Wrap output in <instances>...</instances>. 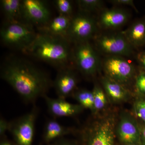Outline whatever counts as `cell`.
Returning a JSON list of instances; mask_svg holds the SVG:
<instances>
[{
    "label": "cell",
    "instance_id": "obj_1",
    "mask_svg": "<svg viewBox=\"0 0 145 145\" xmlns=\"http://www.w3.org/2000/svg\"><path fill=\"white\" fill-rule=\"evenodd\" d=\"M1 76L27 102L44 97L50 82L46 73L27 60L12 58L3 65Z\"/></svg>",
    "mask_w": 145,
    "mask_h": 145
},
{
    "label": "cell",
    "instance_id": "obj_2",
    "mask_svg": "<svg viewBox=\"0 0 145 145\" xmlns=\"http://www.w3.org/2000/svg\"><path fill=\"white\" fill-rule=\"evenodd\" d=\"M71 44L65 37L40 31L25 52L60 69L71 67V63H73Z\"/></svg>",
    "mask_w": 145,
    "mask_h": 145
},
{
    "label": "cell",
    "instance_id": "obj_3",
    "mask_svg": "<svg viewBox=\"0 0 145 145\" xmlns=\"http://www.w3.org/2000/svg\"><path fill=\"white\" fill-rule=\"evenodd\" d=\"M94 46L104 56H118L131 58L135 54L123 31H101L93 39Z\"/></svg>",
    "mask_w": 145,
    "mask_h": 145
},
{
    "label": "cell",
    "instance_id": "obj_4",
    "mask_svg": "<svg viewBox=\"0 0 145 145\" xmlns=\"http://www.w3.org/2000/svg\"><path fill=\"white\" fill-rule=\"evenodd\" d=\"M37 34L31 24L19 21L7 22L0 32L1 40L5 45L24 52L33 43Z\"/></svg>",
    "mask_w": 145,
    "mask_h": 145
},
{
    "label": "cell",
    "instance_id": "obj_5",
    "mask_svg": "<svg viewBox=\"0 0 145 145\" xmlns=\"http://www.w3.org/2000/svg\"><path fill=\"white\" fill-rule=\"evenodd\" d=\"M101 68L105 75L127 88L135 81L137 71L127 58L118 56H104Z\"/></svg>",
    "mask_w": 145,
    "mask_h": 145
},
{
    "label": "cell",
    "instance_id": "obj_6",
    "mask_svg": "<svg viewBox=\"0 0 145 145\" xmlns=\"http://www.w3.org/2000/svg\"><path fill=\"white\" fill-rule=\"evenodd\" d=\"M72 47L73 63L86 76L96 75L101 69V59L98 51L89 41L74 44Z\"/></svg>",
    "mask_w": 145,
    "mask_h": 145
},
{
    "label": "cell",
    "instance_id": "obj_7",
    "mask_svg": "<svg viewBox=\"0 0 145 145\" xmlns=\"http://www.w3.org/2000/svg\"><path fill=\"white\" fill-rule=\"evenodd\" d=\"M91 15L80 12L72 16L66 36L71 43L89 41L99 33L96 18Z\"/></svg>",
    "mask_w": 145,
    "mask_h": 145
},
{
    "label": "cell",
    "instance_id": "obj_8",
    "mask_svg": "<svg viewBox=\"0 0 145 145\" xmlns=\"http://www.w3.org/2000/svg\"><path fill=\"white\" fill-rule=\"evenodd\" d=\"M37 113L34 109L9 123L8 131L17 145H32Z\"/></svg>",
    "mask_w": 145,
    "mask_h": 145
},
{
    "label": "cell",
    "instance_id": "obj_9",
    "mask_svg": "<svg viewBox=\"0 0 145 145\" xmlns=\"http://www.w3.org/2000/svg\"><path fill=\"white\" fill-rule=\"evenodd\" d=\"M130 18V13L127 10L114 6L101 10L98 13L96 20L101 31H117L126 24Z\"/></svg>",
    "mask_w": 145,
    "mask_h": 145
},
{
    "label": "cell",
    "instance_id": "obj_10",
    "mask_svg": "<svg viewBox=\"0 0 145 145\" xmlns=\"http://www.w3.org/2000/svg\"><path fill=\"white\" fill-rule=\"evenodd\" d=\"M21 16L26 22L44 26L50 20V11L44 1L24 0L21 2Z\"/></svg>",
    "mask_w": 145,
    "mask_h": 145
},
{
    "label": "cell",
    "instance_id": "obj_11",
    "mask_svg": "<svg viewBox=\"0 0 145 145\" xmlns=\"http://www.w3.org/2000/svg\"><path fill=\"white\" fill-rule=\"evenodd\" d=\"M114 128L112 117L101 119L88 131V145H114Z\"/></svg>",
    "mask_w": 145,
    "mask_h": 145
},
{
    "label": "cell",
    "instance_id": "obj_12",
    "mask_svg": "<svg viewBox=\"0 0 145 145\" xmlns=\"http://www.w3.org/2000/svg\"><path fill=\"white\" fill-rule=\"evenodd\" d=\"M116 128V134L123 145L136 144L142 145L139 123L129 113H122Z\"/></svg>",
    "mask_w": 145,
    "mask_h": 145
},
{
    "label": "cell",
    "instance_id": "obj_13",
    "mask_svg": "<svg viewBox=\"0 0 145 145\" xmlns=\"http://www.w3.org/2000/svg\"><path fill=\"white\" fill-rule=\"evenodd\" d=\"M78 83L77 76L72 67L59 69L54 86L58 98L65 99L73 93Z\"/></svg>",
    "mask_w": 145,
    "mask_h": 145
},
{
    "label": "cell",
    "instance_id": "obj_14",
    "mask_svg": "<svg viewBox=\"0 0 145 145\" xmlns=\"http://www.w3.org/2000/svg\"><path fill=\"white\" fill-rule=\"evenodd\" d=\"M44 97L48 111L54 117H72L80 114L84 109L79 104L71 103L65 99H53L46 95Z\"/></svg>",
    "mask_w": 145,
    "mask_h": 145
},
{
    "label": "cell",
    "instance_id": "obj_15",
    "mask_svg": "<svg viewBox=\"0 0 145 145\" xmlns=\"http://www.w3.org/2000/svg\"><path fill=\"white\" fill-rule=\"evenodd\" d=\"M101 83L108 99L113 103H124L132 96L127 87L105 75L101 77Z\"/></svg>",
    "mask_w": 145,
    "mask_h": 145
},
{
    "label": "cell",
    "instance_id": "obj_16",
    "mask_svg": "<svg viewBox=\"0 0 145 145\" xmlns=\"http://www.w3.org/2000/svg\"><path fill=\"white\" fill-rule=\"evenodd\" d=\"M123 31L134 49L143 47L145 45V17L135 20Z\"/></svg>",
    "mask_w": 145,
    "mask_h": 145
},
{
    "label": "cell",
    "instance_id": "obj_17",
    "mask_svg": "<svg viewBox=\"0 0 145 145\" xmlns=\"http://www.w3.org/2000/svg\"><path fill=\"white\" fill-rule=\"evenodd\" d=\"M71 18L59 14L50 20L44 26L42 27L41 31L53 36L66 38Z\"/></svg>",
    "mask_w": 145,
    "mask_h": 145
},
{
    "label": "cell",
    "instance_id": "obj_18",
    "mask_svg": "<svg viewBox=\"0 0 145 145\" xmlns=\"http://www.w3.org/2000/svg\"><path fill=\"white\" fill-rule=\"evenodd\" d=\"M72 131L70 128L61 125L57 121L50 120L45 125L44 139L46 142H50L68 135Z\"/></svg>",
    "mask_w": 145,
    "mask_h": 145
},
{
    "label": "cell",
    "instance_id": "obj_19",
    "mask_svg": "<svg viewBox=\"0 0 145 145\" xmlns=\"http://www.w3.org/2000/svg\"><path fill=\"white\" fill-rule=\"evenodd\" d=\"M21 2L19 0H2L1 5L7 22L18 21L21 16Z\"/></svg>",
    "mask_w": 145,
    "mask_h": 145
},
{
    "label": "cell",
    "instance_id": "obj_20",
    "mask_svg": "<svg viewBox=\"0 0 145 145\" xmlns=\"http://www.w3.org/2000/svg\"><path fill=\"white\" fill-rule=\"evenodd\" d=\"M72 94L74 98L79 103V105L83 108L88 109L93 112L94 105L92 91L82 89L75 90Z\"/></svg>",
    "mask_w": 145,
    "mask_h": 145
},
{
    "label": "cell",
    "instance_id": "obj_21",
    "mask_svg": "<svg viewBox=\"0 0 145 145\" xmlns=\"http://www.w3.org/2000/svg\"><path fill=\"white\" fill-rule=\"evenodd\" d=\"M80 12L92 14L99 13L105 8L103 1L101 0H78L76 1Z\"/></svg>",
    "mask_w": 145,
    "mask_h": 145
},
{
    "label": "cell",
    "instance_id": "obj_22",
    "mask_svg": "<svg viewBox=\"0 0 145 145\" xmlns=\"http://www.w3.org/2000/svg\"><path fill=\"white\" fill-rule=\"evenodd\" d=\"M93 95V113L103 109L107 103V97L102 86L95 84L92 90Z\"/></svg>",
    "mask_w": 145,
    "mask_h": 145
},
{
    "label": "cell",
    "instance_id": "obj_23",
    "mask_svg": "<svg viewBox=\"0 0 145 145\" xmlns=\"http://www.w3.org/2000/svg\"><path fill=\"white\" fill-rule=\"evenodd\" d=\"M133 110L135 116L145 124V95H137L133 103Z\"/></svg>",
    "mask_w": 145,
    "mask_h": 145
},
{
    "label": "cell",
    "instance_id": "obj_24",
    "mask_svg": "<svg viewBox=\"0 0 145 145\" xmlns=\"http://www.w3.org/2000/svg\"><path fill=\"white\" fill-rule=\"evenodd\" d=\"M55 5L60 15L72 18V7L71 2L69 0H57Z\"/></svg>",
    "mask_w": 145,
    "mask_h": 145
},
{
    "label": "cell",
    "instance_id": "obj_25",
    "mask_svg": "<svg viewBox=\"0 0 145 145\" xmlns=\"http://www.w3.org/2000/svg\"><path fill=\"white\" fill-rule=\"evenodd\" d=\"M134 83L137 95H145V71L140 68L137 72Z\"/></svg>",
    "mask_w": 145,
    "mask_h": 145
},
{
    "label": "cell",
    "instance_id": "obj_26",
    "mask_svg": "<svg viewBox=\"0 0 145 145\" xmlns=\"http://www.w3.org/2000/svg\"><path fill=\"white\" fill-rule=\"evenodd\" d=\"M109 2L111 3L115 7L129 6L133 8L136 12H138V10L136 8L133 0H112L109 1Z\"/></svg>",
    "mask_w": 145,
    "mask_h": 145
},
{
    "label": "cell",
    "instance_id": "obj_27",
    "mask_svg": "<svg viewBox=\"0 0 145 145\" xmlns=\"http://www.w3.org/2000/svg\"><path fill=\"white\" fill-rule=\"evenodd\" d=\"M135 56L140 68L145 71V51L138 52Z\"/></svg>",
    "mask_w": 145,
    "mask_h": 145
},
{
    "label": "cell",
    "instance_id": "obj_28",
    "mask_svg": "<svg viewBox=\"0 0 145 145\" xmlns=\"http://www.w3.org/2000/svg\"><path fill=\"white\" fill-rule=\"evenodd\" d=\"M9 127V122L3 118H1L0 120V135L1 136L5 135L6 131H8Z\"/></svg>",
    "mask_w": 145,
    "mask_h": 145
},
{
    "label": "cell",
    "instance_id": "obj_29",
    "mask_svg": "<svg viewBox=\"0 0 145 145\" xmlns=\"http://www.w3.org/2000/svg\"><path fill=\"white\" fill-rule=\"evenodd\" d=\"M52 145H77L75 141L64 139H59Z\"/></svg>",
    "mask_w": 145,
    "mask_h": 145
},
{
    "label": "cell",
    "instance_id": "obj_30",
    "mask_svg": "<svg viewBox=\"0 0 145 145\" xmlns=\"http://www.w3.org/2000/svg\"><path fill=\"white\" fill-rule=\"evenodd\" d=\"M140 126V137L142 145H145V124L143 123L142 124L139 123Z\"/></svg>",
    "mask_w": 145,
    "mask_h": 145
},
{
    "label": "cell",
    "instance_id": "obj_31",
    "mask_svg": "<svg viewBox=\"0 0 145 145\" xmlns=\"http://www.w3.org/2000/svg\"><path fill=\"white\" fill-rule=\"evenodd\" d=\"M0 145H15V144L8 140H4L1 142Z\"/></svg>",
    "mask_w": 145,
    "mask_h": 145
},
{
    "label": "cell",
    "instance_id": "obj_32",
    "mask_svg": "<svg viewBox=\"0 0 145 145\" xmlns=\"http://www.w3.org/2000/svg\"><path fill=\"white\" fill-rule=\"evenodd\" d=\"M123 145H140L137 144H124Z\"/></svg>",
    "mask_w": 145,
    "mask_h": 145
}]
</instances>
